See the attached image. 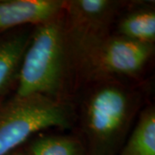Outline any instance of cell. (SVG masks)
<instances>
[{
  "mask_svg": "<svg viewBox=\"0 0 155 155\" xmlns=\"http://www.w3.org/2000/svg\"><path fill=\"white\" fill-rule=\"evenodd\" d=\"M79 117L88 155H118L142 103L141 93L121 79L90 81Z\"/></svg>",
  "mask_w": 155,
  "mask_h": 155,
  "instance_id": "1",
  "label": "cell"
},
{
  "mask_svg": "<svg viewBox=\"0 0 155 155\" xmlns=\"http://www.w3.org/2000/svg\"><path fill=\"white\" fill-rule=\"evenodd\" d=\"M34 27L27 26L0 34V95L14 84L25 50L30 41Z\"/></svg>",
  "mask_w": 155,
  "mask_h": 155,
  "instance_id": "7",
  "label": "cell"
},
{
  "mask_svg": "<svg viewBox=\"0 0 155 155\" xmlns=\"http://www.w3.org/2000/svg\"><path fill=\"white\" fill-rule=\"evenodd\" d=\"M9 155H28V153L26 152V150L24 148V147H22L18 149L15 150L14 152H12Z\"/></svg>",
  "mask_w": 155,
  "mask_h": 155,
  "instance_id": "11",
  "label": "cell"
},
{
  "mask_svg": "<svg viewBox=\"0 0 155 155\" xmlns=\"http://www.w3.org/2000/svg\"><path fill=\"white\" fill-rule=\"evenodd\" d=\"M126 5L116 0H65L63 20L78 86L79 71L85 57L112 33Z\"/></svg>",
  "mask_w": 155,
  "mask_h": 155,
  "instance_id": "4",
  "label": "cell"
},
{
  "mask_svg": "<svg viewBox=\"0 0 155 155\" xmlns=\"http://www.w3.org/2000/svg\"><path fill=\"white\" fill-rule=\"evenodd\" d=\"M75 121L70 101L14 93L0 101V155H9L43 130L70 128Z\"/></svg>",
  "mask_w": 155,
  "mask_h": 155,
  "instance_id": "3",
  "label": "cell"
},
{
  "mask_svg": "<svg viewBox=\"0 0 155 155\" xmlns=\"http://www.w3.org/2000/svg\"><path fill=\"white\" fill-rule=\"evenodd\" d=\"M77 87L62 13L34 27L22 57L15 94L72 102V91Z\"/></svg>",
  "mask_w": 155,
  "mask_h": 155,
  "instance_id": "2",
  "label": "cell"
},
{
  "mask_svg": "<svg viewBox=\"0 0 155 155\" xmlns=\"http://www.w3.org/2000/svg\"><path fill=\"white\" fill-rule=\"evenodd\" d=\"M112 34L146 44L155 43L153 5L127 4L114 24Z\"/></svg>",
  "mask_w": 155,
  "mask_h": 155,
  "instance_id": "8",
  "label": "cell"
},
{
  "mask_svg": "<svg viewBox=\"0 0 155 155\" xmlns=\"http://www.w3.org/2000/svg\"><path fill=\"white\" fill-rule=\"evenodd\" d=\"M154 48L111 33L85 57L79 72V85L97 78H138L150 63Z\"/></svg>",
  "mask_w": 155,
  "mask_h": 155,
  "instance_id": "5",
  "label": "cell"
},
{
  "mask_svg": "<svg viewBox=\"0 0 155 155\" xmlns=\"http://www.w3.org/2000/svg\"><path fill=\"white\" fill-rule=\"evenodd\" d=\"M118 155H155L154 106H147L140 112Z\"/></svg>",
  "mask_w": 155,
  "mask_h": 155,
  "instance_id": "9",
  "label": "cell"
},
{
  "mask_svg": "<svg viewBox=\"0 0 155 155\" xmlns=\"http://www.w3.org/2000/svg\"><path fill=\"white\" fill-rule=\"evenodd\" d=\"M24 148L28 155H88L82 138L72 134L34 136Z\"/></svg>",
  "mask_w": 155,
  "mask_h": 155,
  "instance_id": "10",
  "label": "cell"
},
{
  "mask_svg": "<svg viewBox=\"0 0 155 155\" xmlns=\"http://www.w3.org/2000/svg\"><path fill=\"white\" fill-rule=\"evenodd\" d=\"M64 5L65 0H0V32L50 22Z\"/></svg>",
  "mask_w": 155,
  "mask_h": 155,
  "instance_id": "6",
  "label": "cell"
}]
</instances>
